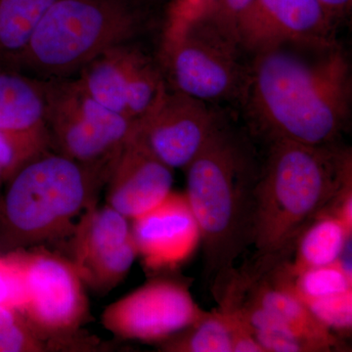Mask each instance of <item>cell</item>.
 <instances>
[{
	"label": "cell",
	"mask_w": 352,
	"mask_h": 352,
	"mask_svg": "<svg viewBox=\"0 0 352 352\" xmlns=\"http://www.w3.org/2000/svg\"><path fill=\"white\" fill-rule=\"evenodd\" d=\"M138 256L152 272L175 270L201 245L198 223L185 193L171 191L163 201L132 219Z\"/></svg>",
	"instance_id": "4fadbf2b"
},
{
	"label": "cell",
	"mask_w": 352,
	"mask_h": 352,
	"mask_svg": "<svg viewBox=\"0 0 352 352\" xmlns=\"http://www.w3.org/2000/svg\"><path fill=\"white\" fill-rule=\"evenodd\" d=\"M108 175L56 152L34 157L7 180L0 197V250L6 254L72 236Z\"/></svg>",
	"instance_id": "277c9868"
},
{
	"label": "cell",
	"mask_w": 352,
	"mask_h": 352,
	"mask_svg": "<svg viewBox=\"0 0 352 352\" xmlns=\"http://www.w3.org/2000/svg\"><path fill=\"white\" fill-rule=\"evenodd\" d=\"M4 182L3 175H2V171L0 170V186H1L2 183Z\"/></svg>",
	"instance_id": "f546056e"
},
{
	"label": "cell",
	"mask_w": 352,
	"mask_h": 352,
	"mask_svg": "<svg viewBox=\"0 0 352 352\" xmlns=\"http://www.w3.org/2000/svg\"><path fill=\"white\" fill-rule=\"evenodd\" d=\"M223 120L208 102L168 90L152 113L138 120V133L170 168H186Z\"/></svg>",
	"instance_id": "8fae6325"
},
{
	"label": "cell",
	"mask_w": 352,
	"mask_h": 352,
	"mask_svg": "<svg viewBox=\"0 0 352 352\" xmlns=\"http://www.w3.org/2000/svg\"><path fill=\"white\" fill-rule=\"evenodd\" d=\"M232 332V317L219 308L164 340L160 349L168 352H233Z\"/></svg>",
	"instance_id": "7402d4cb"
},
{
	"label": "cell",
	"mask_w": 352,
	"mask_h": 352,
	"mask_svg": "<svg viewBox=\"0 0 352 352\" xmlns=\"http://www.w3.org/2000/svg\"><path fill=\"white\" fill-rule=\"evenodd\" d=\"M352 180L351 151L337 145L270 143L254 191L256 270L286 261L300 233Z\"/></svg>",
	"instance_id": "7a4b0ae2"
},
{
	"label": "cell",
	"mask_w": 352,
	"mask_h": 352,
	"mask_svg": "<svg viewBox=\"0 0 352 352\" xmlns=\"http://www.w3.org/2000/svg\"><path fill=\"white\" fill-rule=\"evenodd\" d=\"M333 25L319 0H252L236 36L241 50L256 54L285 43L335 41Z\"/></svg>",
	"instance_id": "7c38bea8"
},
{
	"label": "cell",
	"mask_w": 352,
	"mask_h": 352,
	"mask_svg": "<svg viewBox=\"0 0 352 352\" xmlns=\"http://www.w3.org/2000/svg\"><path fill=\"white\" fill-rule=\"evenodd\" d=\"M168 90L164 74L142 51L134 48L126 78L127 117L140 120L153 112Z\"/></svg>",
	"instance_id": "ffe728a7"
},
{
	"label": "cell",
	"mask_w": 352,
	"mask_h": 352,
	"mask_svg": "<svg viewBox=\"0 0 352 352\" xmlns=\"http://www.w3.org/2000/svg\"><path fill=\"white\" fill-rule=\"evenodd\" d=\"M50 149V144L47 141L19 138L0 132V170L4 182L25 164Z\"/></svg>",
	"instance_id": "cb8c5ba5"
},
{
	"label": "cell",
	"mask_w": 352,
	"mask_h": 352,
	"mask_svg": "<svg viewBox=\"0 0 352 352\" xmlns=\"http://www.w3.org/2000/svg\"><path fill=\"white\" fill-rule=\"evenodd\" d=\"M307 305L317 319L333 333H351L352 289Z\"/></svg>",
	"instance_id": "d4e9b609"
},
{
	"label": "cell",
	"mask_w": 352,
	"mask_h": 352,
	"mask_svg": "<svg viewBox=\"0 0 352 352\" xmlns=\"http://www.w3.org/2000/svg\"><path fill=\"white\" fill-rule=\"evenodd\" d=\"M54 0H0V68L17 69L36 25Z\"/></svg>",
	"instance_id": "d6986e66"
},
{
	"label": "cell",
	"mask_w": 352,
	"mask_h": 352,
	"mask_svg": "<svg viewBox=\"0 0 352 352\" xmlns=\"http://www.w3.org/2000/svg\"><path fill=\"white\" fill-rule=\"evenodd\" d=\"M134 48L131 43L110 48L85 65L76 76L95 101L124 116L126 78Z\"/></svg>",
	"instance_id": "e0dca14e"
},
{
	"label": "cell",
	"mask_w": 352,
	"mask_h": 352,
	"mask_svg": "<svg viewBox=\"0 0 352 352\" xmlns=\"http://www.w3.org/2000/svg\"><path fill=\"white\" fill-rule=\"evenodd\" d=\"M230 289L263 305L291 332L311 346L314 352L344 351V342L339 335L321 323L289 289L278 263L261 273L237 270Z\"/></svg>",
	"instance_id": "9a60e30c"
},
{
	"label": "cell",
	"mask_w": 352,
	"mask_h": 352,
	"mask_svg": "<svg viewBox=\"0 0 352 352\" xmlns=\"http://www.w3.org/2000/svg\"><path fill=\"white\" fill-rule=\"evenodd\" d=\"M239 98L268 141L336 144L349 124L351 64L337 41L285 43L254 54Z\"/></svg>",
	"instance_id": "6da1fadb"
},
{
	"label": "cell",
	"mask_w": 352,
	"mask_h": 352,
	"mask_svg": "<svg viewBox=\"0 0 352 352\" xmlns=\"http://www.w3.org/2000/svg\"><path fill=\"white\" fill-rule=\"evenodd\" d=\"M252 2V0H215L201 17L212 22L220 31L226 32L238 43L236 36L238 21Z\"/></svg>",
	"instance_id": "484cf974"
},
{
	"label": "cell",
	"mask_w": 352,
	"mask_h": 352,
	"mask_svg": "<svg viewBox=\"0 0 352 352\" xmlns=\"http://www.w3.org/2000/svg\"><path fill=\"white\" fill-rule=\"evenodd\" d=\"M329 19L335 24L351 10L352 0H319Z\"/></svg>",
	"instance_id": "f1b7e54d"
},
{
	"label": "cell",
	"mask_w": 352,
	"mask_h": 352,
	"mask_svg": "<svg viewBox=\"0 0 352 352\" xmlns=\"http://www.w3.org/2000/svg\"><path fill=\"white\" fill-rule=\"evenodd\" d=\"M72 263L85 287L106 295L126 277L138 256L129 219L113 208L85 210L72 234Z\"/></svg>",
	"instance_id": "30bf717a"
},
{
	"label": "cell",
	"mask_w": 352,
	"mask_h": 352,
	"mask_svg": "<svg viewBox=\"0 0 352 352\" xmlns=\"http://www.w3.org/2000/svg\"><path fill=\"white\" fill-rule=\"evenodd\" d=\"M0 132L50 143L41 80L0 68Z\"/></svg>",
	"instance_id": "2e32d148"
},
{
	"label": "cell",
	"mask_w": 352,
	"mask_h": 352,
	"mask_svg": "<svg viewBox=\"0 0 352 352\" xmlns=\"http://www.w3.org/2000/svg\"><path fill=\"white\" fill-rule=\"evenodd\" d=\"M17 285V309L51 349H74L89 319L85 286L71 259L43 245L3 254Z\"/></svg>",
	"instance_id": "8992f818"
},
{
	"label": "cell",
	"mask_w": 352,
	"mask_h": 352,
	"mask_svg": "<svg viewBox=\"0 0 352 352\" xmlns=\"http://www.w3.org/2000/svg\"><path fill=\"white\" fill-rule=\"evenodd\" d=\"M142 25L134 0H54L16 71L39 80L76 78L106 50L131 43Z\"/></svg>",
	"instance_id": "5b68a950"
},
{
	"label": "cell",
	"mask_w": 352,
	"mask_h": 352,
	"mask_svg": "<svg viewBox=\"0 0 352 352\" xmlns=\"http://www.w3.org/2000/svg\"><path fill=\"white\" fill-rule=\"evenodd\" d=\"M286 261L278 263L280 272L289 289L305 305L352 289L351 266L340 258L327 265L305 268L296 273L289 272Z\"/></svg>",
	"instance_id": "44dd1931"
},
{
	"label": "cell",
	"mask_w": 352,
	"mask_h": 352,
	"mask_svg": "<svg viewBox=\"0 0 352 352\" xmlns=\"http://www.w3.org/2000/svg\"><path fill=\"white\" fill-rule=\"evenodd\" d=\"M185 170L206 279L219 302L237 271L236 261L252 245L261 168L247 138L223 124Z\"/></svg>",
	"instance_id": "3957f363"
},
{
	"label": "cell",
	"mask_w": 352,
	"mask_h": 352,
	"mask_svg": "<svg viewBox=\"0 0 352 352\" xmlns=\"http://www.w3.org/2000/svg\"><path fill=\"white\" fill-rule=\"evenodd\" d=\"M0 303L15 307L17 305V286L12 271L0 254ZM17 309V308H16Z\"/></svg>",
	"instance_id": "83f0119b"
},
{
	"label": "cell",
	"mask_w": 352,
	"mask_h": 352,
	"mask_svg": "<svg viewBox=\"0 0 352 352\" xmlns=\"http://www.w3.org/2000/svg\"><path fill=\"white\" fill-rule=\"evenodd\" d=\"M50 148L78 163L110 171L138 122L104 107L76 78L41 80Z\"/></svg>",
	"instance_id": "52a82bcc"
},
{
	"label": "cell",
	"mask_w": 352,
	"mask_h": 352,
	"mask_svg": "<svg viewBox=\"0 0 352 352\" xmlns=\"http://www.w3.org/2000/svg\"><path fill=\"white\" fill-rule=\"evenodd\" d=\"M208 314L194 300L189 281L164 275L109 305L101 321L119 339L162 344Z\"/></svg>",
	"instance_id": "9c48e42d"
},
{
	"label": "cell",
	"mask_w": 352,
	"mask_h": 352,
	"mask_svg": "<svg viewBox=\"0 0 352 352\" xmlns=\"http://www.w3.org/2000/svg\"><path fill=\"white\" fill-rule=\"evenodd\" d=\"M215 0H175L168 16L164 38H170L179 34L194 21L201 17Z\"/></svg>",
	"instance_id": "4316f807"
},
{
	"label": "cell",
	"mask_w": 352,
	"mask_h": 352,
	"mask_svg": "<svg viewBox=\"0 0 352 352\" xmlns=\"http://www.w3.org/2000/svg\"><path fill=\"white\" fill-rule=\"evenodd\" d=\"M235 39L201 17L164 38L162 59L171 89L210 102L239 98L247 68Z\"/></svg>",
	"instance_id": "ba28073f"
},
{
	"label": "cell",
	"mask_w": 352,
	"mask_h": 352,
	"mask_svg": "<svg viewBox=\"0 0 352 352\" xmlns=\"http://www.w3.org/2000/svg\"><path fill=\"white\" fill-rule=\"evenodd\" d=\"M134 1H136V0H134Z\"/></svg>",
	"instance_id": "4dcf8cb0"
},
{
	"label": "cell",
	"mask_w": 352,
	"mask_h": 352,
	"mask_svg": "<svg viewBox=\"0 0 352 352\" xmlns=\"http://www.w3.org/2000/svg\"><path fill=\"white\" fill-rule=\"evenodd\" d=\"M106 184L109 207L132 220L173 191V170L153 154L136 131L113 160Z\"/></svg>",
	"instance_id": "5bb4252c"
},
{
	"label": "cell",
	"mask_w": 352,
	"mask_h": 352,
	"mask_svg": "<svg viewBox=\"0 0 352 352\" xmlns=\"http://www.w3.org/2000/svg\"><path fill=\"white\" fill-rule=\"evenodd\" d=\"M51 351L47 342L34 332L19 310L0 303V352Z\"/></svg>",
	"instance_id": "603a6c76"
},
{
	"label": "cell",
	"mask_w": 352,
	"mask_h": 352,
	"mask_svg": "<svg viewBox=\"0 0 352 352\" xmlns=\"http://www.w3.org/2000/svg\"><path fill=\"white\" fill-rule=\"evenodd\" d=\"M352 231L329 210H323L300 233L296 242V258L286 263L291 273L327 265L339 261L351 243Z\"/></svg>",
	"instance_id": "ac0fdd59"
}]
</instances>
